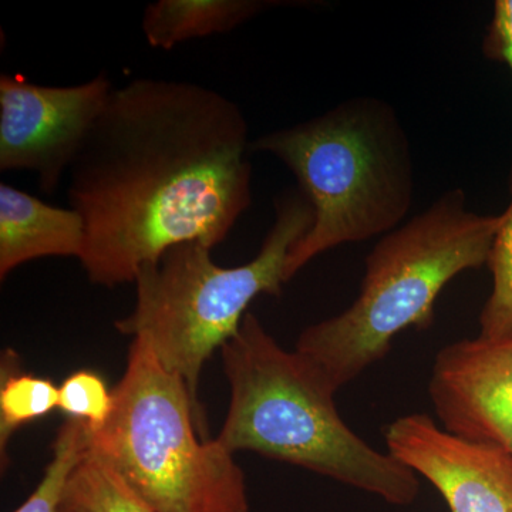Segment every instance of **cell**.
Here are the masks:
<instances>
[{"label": "cell", "instance_id": "2e32d148", "mask_svg": "<svg viewBox=\"0 0 512 512\" xmlns=\"http://www.w3.org/2000/svg\"><path fill=\"white\" fill-rule=\"evenodd\" d=\"M113 409V390L93 370H77L59 386V410L67 419L83 421L90 430L101 429Z\"/></svg>", "mask_w": 512, "mask_h": 512}, {"label": "cell", "instance_id": "6da1fadb", "mask_svg": "<svg viewBox=\"0 0 512 512\" xmlns=\"http://www.w3.org/2000/svg\"><path fill=\"white\" fill-rule=\"evenodd\" d=\"M249 154L248 121L217 90L148 77L114 89L69 171L89 281L114 288L175 245L222 244L251 207Z\"/></svg>", "mask_w": 512, "mask_h": 512}, {"label": "cell", "instance_id": "7a4b0ae2", "mask_svg": "<svg viewBox=\"0 0 512 512\" xmlns=\"http://www.w3.org/2000/svg\"><path fill=\"white\" fill-rule=\"evenodd\" d=\"M221 355L229 406L215 439L228 451L305 468L397 507L416 503L419 476L357 436L318 367L282 348L255 315H245Z\"/></svg>", "mask_w": 512, "mask_h": 512}, {"label": "cell", "instance_id": "5b68a950", "mask_svg": "<svg viewBox=\"0 0 512 512\" xmlns=\"http://www.w3.org/2000/svg\"><path fill=\"white\" fill-rule=\"evenodd\" d=\"M312 222L311 204L301 191H291L276 200L274 225L247 264L217 265L201 242L167 249L138 271L136 306L116 329L146 343L168 372L184 380L204 413L198 386L205 363L238 332L254 299L281 295L289 252Z\"/></svg>", "mask_w": 512, "mask_h": 512}, {"label": "cell", "instance_id": "e0dca14e", "mask_svg": "<svg viewBox=\"0 0 512 512\" xmlns=\"http://www.w3.org/2000/svg\"><path fill=\"white\" fill-rule=\"evenodd\" d=\"M483 55L491 62L503 63L512 74V0H497L485 30Z\"/></svg>", "mask_w": 512, "mask_h": 512}, {"label": "cell", "instance_id": "8fae6325", "mask_svg": "<svg viewBox=\"0 0 512 512\" xmlns=\"http://www.w3.org/2000/svg\"><path fill=\"white\" fill-rule=\"evenodd\" d=\"M292 2L282 0H158L143 13V35L153 49L232 32L259 13Z\"/></svg>", "mask_w": 512, "mask_h": 512}, {"label": "cell", "instance_id": "4fadbf2b", "mask_svg": "<svg viewBox=\"0 0 512 512\" xmlns=\"http://www.w3.org/2000/svg\"><path fill=\"white\" fill-rule=\"evenodd\" d=\"M59 512H156L92 450L74 468Z\"/></svg>", "mask_w": 512, "mask_h": 512}, {"label": "cell", "instance_id": "ba28073f", "mask_svg": "<svg viewBox=\"0 0 512 512\" xmlns=\"http://www.w3.org/2000/svg\"><path fill=\"white\" fill-rule=\"evenodd\" d=\"M387 453L426 478L450 512H512V456L461 439L433 417L407 414L383 429Z\"/></svg>", "mask_w": 512, "mask_h": 512}, {"label": "cell", "instance_id": "3957f363", "mask_svg": "<svg viewBox=\"0 0 512 512\" xmlns=\"http://www.w3.org/2000/svg\"><path fill=\"white\" fill-rule=\"evenodd\" d=\"M497 228L498 215L468 210L461 188L444 192L377 242L352 305L303 330L295 349L339 392L386 357L403 330L430 328L447 284L487 265Z\"/></svg>", "mask_w": 512, "mask_h": 512}, {"label": "cell", "instance_id": "52a82bcc", "mask_svg": "<svg viewBox=\"0 0 512 512\" xmlns=\"http://www.w3.org/2000/svg\"><path fill=\"white\" fill-rule=\"evenodd\" d=\"M114 87L107 74L74 86L0 76V171H33L45 194L59 188Z\"/></svg>", "mask_w": 512, "mask_h": 512}, {"label": "cell", "instance_id": "277c9868", "mask_svg": "<svg viewBox=\"0 0 512 512\" xmlns=\"http://www.w3.org/2000/svg\"><path fill=\"white\" fill-rule=\"evenodd\" d=\"M295 174L312 227L289 252L285 282L330 249L386 235L412 208V150L396 110L355 97L315 119L251 141Z\"/></svg>", "mask_w": 512, "mask_h": 512}, {"label": "cell", "instance_id": "8992f818", "mask_svg": "<svg viewBox=\"0 0 512 512\" xmlns=\"http://www.w3.org/2000/svg\"><path fill=\"white\" fill-rule=\"evenodd\" d=\"M114 409L90 450L156 512H249L247 477L234 454L205 437V414L187 384L133 339L113 389Z\"/></svg>", "mask_w": 512, "mask_h": 512}, {"label": "cell", "instance_id": "30bf717a", "mask_svg": "<svg viewBox=\"0 0 512 512\" xmlns=\"http://www.w3.org/2000/svg\"><path fill=\"white\" fill-rule=\"evenodd\" d=\"M86 227L73 208L46 204L12 185L0 184V279L40 258L83 254Z\"/></svg>", "mask_w": 512, "mask_h": 512}, {"label": "cell", "instance_id": "5bb4252c", "mask_svg": "<svg viewBox=\"0 0 512 512\" xmlns=\"http://www.w3.org/2000/svg\"><path fill=\"white\" fill-rule=\"evenodd\" d=\"M90 434V427L83 421H64L53 441L52 458L42 480L28 500L13 512H59L67 481L89 453Z\"/></svg>", "mask_w": 512, "mask_h": 512}, {"label": "cell", "instance_id": "7c38bea8", "mask_svg": "<svg viewBox=\"0 0 512 512\" xmlns=\"http://www.w3.org/2000/svg\"><path fill=\"white\" fill-rule=\"evenodd\" d=\"M59 409V387L45 377L19 369L18 355L8 349L2 356L0 377V456L2 471L9 464L8 448L16 431Z\"/></svg>", "mask_w": 512, "mask_h": 512}, {"label": "cell", "instance_id": "9c48e42d", "mask_svg": "<svg viewBox=\"0 0 512 512\" xmlns=\"http://www.w3.org/2000/svg\"><path fill=\"white\" fill-rule=\"evenodd\" d=\"M429 397L448 433L512 456V336L444 346L431 367Z\"/></svg>", "mask_w": 512, "mask_h": 512}, {"label": "cell", "instance_id": "9a60e30c", "mask_svg": "<svg viewBox=\"0 0 512 512\" xmlns=\"http://www.w3.org/2000/svg\"><path fill=\"white\" fill-rule=\"evenodd\" d=\"M511 200L507 210L498 215L487 268L493 276V288L480 313V336L507 338L512 336V167Z\"/></svg>", "mask_w": 512, "mask_h": 512}]
</instances>
